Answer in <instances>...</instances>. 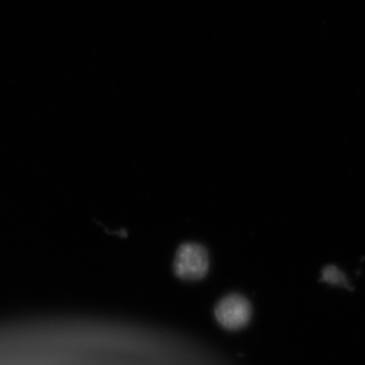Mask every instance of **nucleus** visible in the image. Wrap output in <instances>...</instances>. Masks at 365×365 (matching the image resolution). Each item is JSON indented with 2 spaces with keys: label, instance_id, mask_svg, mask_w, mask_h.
<instances>
[{
  "label": "nucleus",
  "instance_id": "obj_1",
  "mask_svg": "<svg viewBox=\"0 0 365 365\" xmlns=\"http://www.w3.org/2000/svg\"><path fill=\"white\" fill-rule=\"evenodd\" d=\"M208 268V254L200 245L189 242L182 245L178 250L174 270L182 279H201L207 273Z\"/></svg>",
  "mask_w": 365,
  "mask_h": 365
},
{
  "label": "nucleus",
  "instance_id": "obj_2",
  "mask_svg": "<svg viewBox=\"0 0 365 365\" xmlns=\"http://www.w3.org/2000/svg\"><path fill=\"white\" fill-rule=\"evenodd\" d=\"M216 321L227 330L235 331L244 328L252 316L249 300L241 294H230L215 307Z\"/></svg>",
  "mask_w": 365,
  "mask_h": 365
}]
</instances>
